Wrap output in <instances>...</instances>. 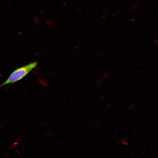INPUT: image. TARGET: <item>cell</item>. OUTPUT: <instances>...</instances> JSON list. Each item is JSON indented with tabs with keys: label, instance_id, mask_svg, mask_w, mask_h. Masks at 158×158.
Returning a JSON list of instances; mask_svg holds the SVG:
<instances>
[{
	"label": "cell",
	"instance_id": "6da1fadb",
	"mask_svg": "<svg viewBox=\"0 0 158 158\" xmlns=\"http://www.w3.org/2000/svg\"><path fill=\"white\" fill-rule=\"evenodd\" d=\"M37 64V62L35 61L16 69L10 74L7 80L0 85V88L21 80L36 68Z\"/></svg>",
	"mask_w": 158,
	"mask_h": 158
}]
</instances>
